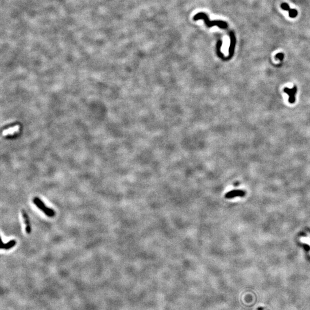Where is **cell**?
I'll return each instance as SVG.
<instances>
[{"label":"cell","mask_w":310,"mask_h":310,"mask_svg":"<svg viewBox=\"0 0 310 310\" xmlns=\"http://www.w3.org/2000/svg\"><path fill=\"white\" fill-rule=\"evenodd\" d=\"M193 19L194 21L203 20L206 26L208 28L215 26H218L222 29H226L228 28V24L226 22L222 21H210L208 16L205 13H199L197 14L194 16Z\"/></svg>","instance_id":"6da1fadb"},{"label":"cell","mask_w":310,"mask_h":310,"mask_svg":"<svg viewBox=\"0 0 310 310\" xmlns=\"http://www.w3.org/2000/svg\"><path fill=\"white\" fill-rule=\"evenodd\" d=\"M33 202L36 205L39 209H40L41 211H42L46 215H47L49 217H53L55 215V211L47 207V206L44 204V203L38 197H35L33 199Z\"/></svg>","instance_id":"7a4b0ae2"},{"label":"cell","mask_w":310,"mask_h":310,"mask_svg":"<svg viewBox=\"0 0 310 310\" xmlns=\"http://www.w3.org/2000/svg\"><path fill=\"white\" fill-rule=\"evenodd\" d=\"M246 195V192L241 190H234L228 192L225 195V198L226 199H232L234 198L239 197H244Z\"/></svg>","instance_id":"3957f363"},{"label":"cell","mask_w":310,"mask_h":310,"mask_svg":"<svg viewBox=\"0 0 310 310\" xmlns=\"http://www.w3.org/2000/svg\"><path fill=\"white\" fill-rule=\"evenodd\" d=\"M21 214H22L23 218L24 219V223L26 224V232L29 234L32 232V229H31V226H30V219H29V216H28V215L27 214V213L26 212V211L24 210H21Z\"/></svg>","instance_id":"277c9868"},{"label":"cell","mask_w":310,"mask_h":310,"mask_svg":"<svg viewBox=\"0 0 310 310\" xmlns=\"http://www.w3.org/2000/svg\"><path fill=\"white\" fill-rule=\"evenodd\" d=\"M19 129H20V126L19 125H16L15 127H11V128H9L8 129L3 130L2 135L3 136H8V135L14 134L15 133L18 132L19 131Z\"/></svg>","instance_id":"5b68a950"},{"label":"cell","mask_w":310,"mask_h":310,"mask_svg":"<svg viewBox=\"0 0 310 310\" xmlns=\"http://www.w3.org/2000/svg\"><path fill=\"white\" fill-rule=\"evenodd\" d=\"M16 241L13 239L8 241L7 243H3V242H2L1 248L2 249L9 250V249H10L14 247L16 245Z\"/></svg>","instance_id":"8992f818"},{"label":"cell","mask_w":310,"mask_h":310,"mask_svg":"<svg viewBox=\"0 0 310 310\" xmlns=\"http://www.w3.org/2000/svg\"><path fill=\"white\" fill-rule=\"evenodd\" d=\"M286 90L288 91L289 92H286L289 94V95H290V98H289V101L290 102H293L294 101H295V98H294V94H295V90H292V91H291L290 90H288V89H285Z\"/></svg>","instance_id":"52a82bcc"},{"label":"cell","mask_w":310,"mask_h":310,"mask_svg":"<svg viewBox=\"0 0 310 310\" xmlns=\"http://www.w3.org/2000/svg\"><path fill=\"white\" fill-rule=\"evenodd\" d=\"M288 12H289V16L291 18H295L298 15V11L295 9H290Z\"/></svg>","instance_id":"ba28073f"},{"label":"cell","mask_w":310,"mask_h":310,"mask_svg":"<svg viewBox=\"0 0 310 310\" xmlns=\"http://www.w3.org/2000/svg\"><path fill=\"white\" fill-rule=\"evenodd\" d=\"M281 6H282V8L283 10H287V11H289V10L291 9L290 7L289 6V5H288L287 3H282Z\"/></svg>","instance_id":"9c48e42d"},{"label":"cell","mask_w":310,"mask_h":310,"mask_svg":"<svg viewBox=\"0 0 310 310\" xmlns=\"http://www.w3.org/2000/svg\"><path fill=\"white\" fill-rule=\"evenodd\" d=\"M283 57H284V55H283V53H278L276 56V58H279L280 60H282Z\"/></svg>","instance_id":"30bf717a"}]
</instances>
